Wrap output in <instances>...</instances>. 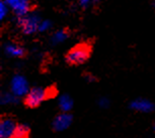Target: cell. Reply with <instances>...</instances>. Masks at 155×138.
<instances>
[{
    "label": "cell",
    "instance_id": "cell-3",
    "mask_svg": "<svg viewBox=\"0 0 155 138\" xmlns=\"http://www.w3.org/2000/svg\"><path fill=\"white\" fill-rule=\"evenodd\" d=\"M72 119H73L72 116L70 115L69 113L64 112L62 114H59V115L54 119L53 123H52L54 130H56L58 132L67 130V129L70 127V125L72 124Z\"/></svg>",
    "mask_w": 155,
    "mask_h": 138
},
{
    "label": "cell",
    "instance_id": "cell-6",
    "mask_svg": "<svg viewBox=\"0 0 155 138\" xmlns=\"http://www.w3.org/2000/svg\"><path fill=\"white\" fill-rule=\"evenodd\" d=\"M131 108L136 111H139V112L150 113L153 111L154 106H153V104H151L150 102L145 101V99H138V101H135L132 103Z\"/></svg>",
    "mask_w": 155,
    "mask_h": 138
},
{
    "label": "cell",
    "instance_id": "cell-12",
    "mask_svg": "<svg viewBox=\"0 0 155 138\" xmlns=\"http://www.w3.org/2000/svg\"><path fill=\"white\" fill-rule=\"evenodd\" d=\"M154 129H155V126H154Z\"/></svg>",
    "mask_w": 155,
    "mask_h": 138
},
{
    "label": "cell",
    "instance_id": "cell-2",
    "mask_svg": "<svg viewBox=\"0 0 155 138\" xmlns=\"http://www.w3.org/2000/svg\"><path fill=\"white\" fill-rule=\"evenodd\" d=\"M48 99V93H47V89H42V87H33L28 90V93L25 96L23 103L28 108H37Z\"/></svg>",
    "mask_w": 155,
    "mask_h": 138
},
{
    "label": "cell",
    "instance_id": "cell-8",
    "mask_svg": "<svg viewBox=\"0 0 155 138\" xmlns=\"http://www.w3.org/2000/svg\"><path fill=\"white\" fill-rule=\"evenodd\" d=\"M20 26H21L23 33H25L27 35H31L37 30L38 23L36 20L33 19H22L20 22Z\"/></svg>",
    "mask_w": 155,
    "mask_h": 138
},
{
    "label": "cell",
    "instance_id": "cell-9",
    "mask_svg": "<svg viewBox=\"0 0 155 138\" xmlns=\"http://www.w3.org/2000/svg\"><path fill=\"white\" fill-rule=\"evenodd\" d=\"M28 135H30L28 126L25 124H18L16 126L12 138H28Z\"/></svg>",
    "mask_w": 155,
    "mask_h": 138
},
{
    "label": "cell",
    "instance_id": "cell-1",
    "mask_svg": "<svg viewBox=\"0 0 155 138\" xmlns=\"http://www.w3.org/2000/svg\"><path fill=\"white\" fill-rule=\"evenodd\" d=\"M92 53V47L88 43H79L67 52L65 60L69 65H81L89 59Z\"/></svg>",
    "mask_w": 155,
    "mask_h": 138
},
{
    "label": "cell",
    "instance_id": "cell-10",
    "mask_svg": "<svg viewBox=\"0 0 155 138\" xmlns=\"http://www.w3.org/2000/svg\"><path fill=\"white\" fill-rule=\"evenodd\" d=\"M72 106H73V102L68 96H61V98H60V99H59V107H60L61 110L63 111V112L68 113L69 111L72 109Z\"/></svg>",
    "mask_w": 155,
    "mask_h": 138
},
{
    "label": "cell",
    "instance_id": "cell-5",
    "mask_svg": "<svg viewBox=\"0 0 155 138\" xmlns=\"http://www.w3.org/2000/svg\"><path fill=\"white\" fill-rule=\"evenodd\" d=\"M28 87L25 78L15 77L12 81V92L17 96H25L28 93Z\"/></svg>",
    "mask_w": 155,
    "mask_h": 138
},
{
    "label": "cell",
    "instance_id": "cell-7",
    "mask_svg": "<svg viewBox=\"0 0 155 138\" xmlns=\"http://www.w3.org/2000/svg\"><path fill=\"white\" fill-rule=\"evenodd\" d=\"M5 52L7 55L12 57H23L25 54V50L16 44H8L5 46Z\"/></svg>",
    "mask_w": 155,
    "mask_h": 138
},
{
    "label": "cell",
    "instance_id": "cell-4",
    "mask_svg": "<svg viewBox=\"0 0 155 138\" xmlns=\"http://www.w3.org/2000/svg\"><path fill=\"white\" fill-rule=\"evenodd\" d=\"M17 124L11 118H3L0 122V138H12Z\"/></svg>",
    "mask_w": 155,
    "mask_h": 138
},
{
    "label": "cell",
    "instance_id": "cell-11",
    "mask_svg": "<svg viewBox=\"0 0 155 138\" xmlns=\"http://www.w3.org/2000/svg\"><path fill=\"white\" fill-rule=\"evenodd\" d=\"M89 1H90V0H78V3H79L81 6L84 8L87 4L89 3Z\"/></svg>",
    "mask_w": 155,
    "mask_h": 138
}]
</instances>
